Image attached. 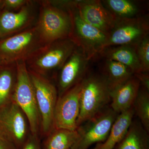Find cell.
I'll use <instances>...</instances> for the list:
<instances>
[{"label": "cell", "mask_w": 149, "mask_h": 149, "mask_svg": "<svg viewBox=\"0 0 149 149\" xmlns=\"http://www.w3.org/2000/svg\"><path fill=\"white\" fill-rule=\"evenodd\" d=\"M81 83L77 127L101 112L111 102L110 89L100 72H88Z\"/></svg>", "instance_id": "obj_1"}, {"label": "cell", "mask_w": 149, "mask_h": 149, "mask_svg": "<svg viewBox=\"0 0 149 149\" xmlns=\"http://www.w3.org/2000/svg\"><path fill=\"white\" fill-rule=\"evenodd\" d=\"M76 46L70 37L46 45L25 61L27 69L45 77L59 70Z\"/></svg>", "instance_id": "obj_4"}, {"label": "cell", "mask_w": 149, "mask_h": 149, "mask_svg": "<svg viewBox=\"0 0 149 149\" xmlns=\"http://www.w3.org/2000/svg\"><path fill=\"white\" fill-rule=\"evenodd\" d=\"M30 1L27 0H4L2 1V9L9 11L18 10Z\"/></svg>", "instance_id": "obj_25"}, {"label": "cell", "mask_w": 149, "mask_h": 149, "mask_svg": "<svg viewBox=\"0 0 149 149\" xmlns=\"http://www.w3.org/2000/svg\"><path fill=\"white\" fill-rule=\"evenodd\" d=\"M134 75L140 81L141 86L149 91V72H139L134 74Z\"/></svg>", "instance_id": "obj_28"}, {"label": "cell", "mask_w": 149, "mask_h": 149, "mask_svg": "<svg viewBox=\"0 0 149 149\" xmlns=\"http://www.w3.org/2000/svg\"><path fill=\"white\" fill-rule=\"evenodd\" d=\"M149 133L139 119H133L125 136L113 149H149Z\"/></svg>", "instance_id": "obj_18"}, {"label": "cell", "mask_w": 149, "mask_h": 149, "mask_svg": "<svg viewBox=\"0 0 149 149\" xmlns=\"http://www.w3.org/2000/svg\"><path fill=\"white\" fill-rule=\"evenodd\" d=\"M78 138L77 130L55 128L45 143L44 149H70Z\"/></svg>", "instance_id": "obj_20"}, {"label": "cell", "mask_w": 149, "mask_h": 149, "mask_svg": "<svg viewBox=\"0 0 149 149\" xmlns=\"http://www.w3.org/2000/svg\"><path fill=\"white\" fill-rule=\"evenodd\" d=\"M12 101L0 111V128L21 149L27 140V125L23 112Z\"/></svg>", "instance_id": "obj_12"}, {"label": "cell", "mask_w": 149, "mask_h": 149, "mask_svg": "<svg viewBox=\"0 0 149 149\" xmlns=\"http://www.w3.org/2000/svg\"><path fill=\"white\" fill-rule=\"evenodd\" d=\"M0 149H17L8 136L0 128Z\"/></svg>", "instance_id": "obj_26"}, {"label": "cell", "mask_w": 149, "mask_h": 149, "mask_svg": "<svg viewBox=\"0 0 149 149\" xmlns=\"http://www.w3.org/2000/svg\"><path fill=\"white\" fill-rule=\"evenodd\" d=\"M31 1L17 12L4 9L0 12V40L32 27L35 19Z\"/></svg>", "instance_id": "obj_14"}, {"label": "cell", "mask_w": 149, "mask_h": 149, "mask_svg": "<svg viewBox=\"0 0 149 149\" xmlns=\"http://www.w3.org/2000/svg\"><path fill=\"white\" fill-rule=\"evenodd\" d=\"M136 47L128 45L108 47L103 49L98 56L104 59L114 61L124 65L129 68L133 74L139 73L141 72V68Z\"/></svg>", "instance_id": "obj_16"}, {"label": "cell", "mask_w": 149, "mask_h": 149, "mask_svg": "<svg viewBox=\"0 0 149 149\" xmlns=\"http://www.w3.org/2000/svg\"><path fill=\"white\" fill-rule=\"evenodd\" d=\"M110 106L77 128L79 138L70 149H88L105 141L118 115Z\"/></svg>", "instance_id": "obj_7"}, {"label": "cell", "mask_w": 149, "mask_h": 149, "mask_svg": "<svg viewBox=\"0 0 149 149\" xmlns=\"http://www.w3.org/2000/svg\"><path fill=\"white\" fill-rule=\"evenodd\" d=\"M2 1L0 0V9H2Z\"/></svg>", "instance_id": "obj_29"}, {"label": "cell", "mask_w": 149, "mask_h": 149, "mask_svg": "<svg viewBox=\"0 0 149 149\" xmlns=\"http://www.w3.org/2000/svg\"><path fill=\"white\" fill-rule=\"evenodd\" d=\"M90 61L83 50L76 46L59 70V97L82 81L88 73Z\"/></svg>", "instance_id": "obj_11"}, {"label": "cell", "mask_w": 149, "mask_h": 149, "mask_svg": "<svg viewBox=\"0 0 149 149\" xmlns=\"http://www.w3.org/2000/svg\"><path fill=\"white\" fill-rule=\"evenodd\" d=\"M16 65V83L12 100L27 117L32 136H37L40 115L35 90L25 62H18Z\"/></svg>", "instance_id": "obj_5"}, {"label": "cell", "mask_w": 149, "mask_h": 149, "mask_svg": "<svg viewBox=\"0 0 149 149\" xmlns=\"http://www.w3.org/2000/svg\"><path fill=\"white\" fill-rule=\"evenodd\" d=\"M77 8L83 20L108 35L116 17L105 7L101 1L78 0Z\"/></svg>", "instance_id": "obj_13"}, {"label": "cell", "mask_w": 149, "mask_h": 149, "mask_svg": "<svg viewBox=\"0 0 149 149\" xmlns=\"http://www.w3.org/2000/svg\"><path fill=\"white\" fill-rule=\"evenodd\" d=\"M140 87V81L133 74L110 91L109 106L118 114L130 109L133 106Z\"/></svg>", "instance_id": "obj_15"}, {"label": "cell", "mask_w": 149, "mask_h": 149, "mask_svg": "<svg viewBox=\"0 0 149 149\" xmlns=\"http://www.w3.org/2000/svg\"><path fill=\"white\" fill-rule=\"evenodd\" d=\"M149 21L147 17H116L104 48L113 46H136L149 35Z\"/></svg>", "instance_id": "obj_8"}, {"label": "cell", "mask_w": 149, "mask_h": 149, "mask_svg": "<svg viewBox=\"0 0 149 149\" xmlns=\"http://www.w3.org/2000/svg\"><path fill=\"white\" fill-rule=\"evenodd\" d=\"M106 8L116 17L133 18L141 16V9L134 1L130 0L101 1Z\"/></svg>", "instance_id": "obj_22"}, {"label": "cell", "mask_w": 149, "mask_h": 149, "mask_svg": "<svg viewBox=\"0 0 149 149\" xmlns=\"http://www.w3.org/2000/svg\"><path fill=\"white\" fill-rule=\"evenodd\" d=\"M104 61L100 73L107 82L110 91L134 74L129 68L118 62L109 59Z\"/></svg>", "instance_id": "obj_19"}, {"label": "cell", "mask_w": 149, "mask_h": 149, "mask_svg": "<svg viewBox=\"0 0 149 149\" xmlns=\"http://www.w3.org/2000/svg\"><path fill=\"white\" fill-rule=\"evenodd\" d=\"M136 52L141 65V72H149V37L143 39L136 46Z\"/></svg>", "instance_id": "obj_24"}, {"label": "cell", "mask_w": 149, "mask_h": 149, "mask_svg": "<svg viewBox=\"0 0 149 149\" xmlns=\"http://www.w3.org/2000/svg\"><path fill=\"white\" fill-rule=\"evenodd\" d=\"M135 115L133 107L118 114L105 141L97 143L93 149H113L128 130Z\"/></svg>", "instance_id": "obj_17"}, {"label": "cell", "mask_w": 149, "mask_h": 149, "mask_svg": "<svg viewBox=\"0 0 149 149\" xmlns=\"http://www.w3.org/2000/svg\"><path fill=\"white\" fill-rule=\"evenodd\" d=\"M81 82L58 97L54 114V128L77 130L80 110Z\"/></svg>", "instance_id": "obj_10"}, {"label": "cell", "mask_w": 149, "mask_h": 149, "mask_svg": "<svg viewBox=\"0 0 149 149\" xmlns=\"http://www.w3.org/2000/svg\"><path fill=\"white\" fill-rule=\"evenodd\" d=\"M77 5L67 10L69 11L72 20V33L70 37L91 61L97 58L104 49L108 35L83 20L77 10Z\"/></svg>", "instance_id": "obj_6"}, {"label": "cell", "mask_w": 149, "mask_h": 149, "mask_svg": "<svg viewBox=\"0 0 149 149\" xmlns=\"http://www.w3.org/2000/svg\"><path fill=\"white\" fill-rule=\"evenodd\" d=\"M40 3L36 26L44 45L70 37L72 24L69 11L55 5L51 1Z\"/></svg>", "instance_id": "obj_3"}, {"label": "cell", "mask_w": 149, "mask_h": 149, "mask_svg": "<svg viewBox=\"0 0 149 149\" xmlns=\"http://www.w3.org/2000/svg\"><path fill=\"white\" fill-rule=\"evenodd\" d=\"M28 70L35 90L43 131L49 133L54 128V114L58 97V90L46 77Z\"/></svg>", "instance_id": "obj_9"}, {"label": "cell", "mask_w": 149, "mask_h": 149, "mask_svg": "<svg viewBox=\"0 0 149 149\" xmlns=\"http://www.w3.org/2000/svg\"><path fill=\"white\" fill-rule=\"evenodd\" d=\"M21 149H42L37 136H32L28 138Z\"/></svg>", "instance_id": "obj_27"}, {"label": "cell", "mask_w": 149, "mask_h": 149, "mask_svg": "<svg viewBox=\"0 0 149 149\" xmlns=\"http://www.w3.org/2000/svg\"><path fill=\"white\" fill-rule=\"evenodd\" d=\"M45 46L36 25L0 40V67L26 61Z\"/></svg>", "instance_id": "obj_2"}, {"label": "cell", "mask_w": 149, "mask_h": 149, "mask_svg": "<svg viewBox=\"0 0 149 149\" xmlns=\"http://www.w3.org/2000/svg\"><path fill=\"white\" fill-rule=\"evenodd\" d=\"M135 115L149 132V91L141 86L133 105Z\"/></svg>", "instance_id": "obj_23"}, {"label": "cell", "mask_w": 149, "mask_h": 149, "mask_svg": "<svg viewBox=\"0 0 149 149\" xmlns=\"http://www.w3.org/2000/svg\"><path fill=\"white\" fill-rule=\"evenodd\" d=\"M16 63L0 67V107L12 96L16 80Z\"/></svg>", "instance_id": "obj_21"}]
</instances>
